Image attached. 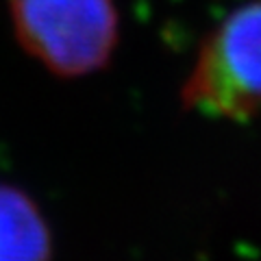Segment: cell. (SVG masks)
Here are the masks:
<instances>
[{"instance_id":"obj_1","label":"cell","mask_w":261,"mask_h":261,"mask_svg":"<svg viewBox=\"0 0 261 261\" xmlns=\"http://www.w3.org/2000/svg\"><path fill=\"white\" fill-rule=\"evenodd\" d=\"M181 102L214 120L246 122L261 113V0L238 5L207 33Z\"/></svg>"},{"instance_id":"obj_2","label":"cell","mask_w":261,"mask_h":261,"mask_svg":"<svg viewBox=\"0 0 261 261\" xmlns=\"http://www.w3.org/2000/svg\"><path fill=\"white\" fill-rule=\"evenodd\" d=\"M9 15L20 46L63 79L102 70L120 39L116 0H9Z\"/></svg>"},{"instance_id":"obj_3","label":"cell","mask_w":261,"mask_h":261,"mask_svg":"<svg viewBox=\"0 0 261 261\" xmlns=\"http://www.w3.org/2000/svg\"><path fill=\"white\" fill-rule=\"evenodd\" d=\"M50 252L42 211L22 190L0 183V261H50Z\"/></svg>"}]
</instances>
